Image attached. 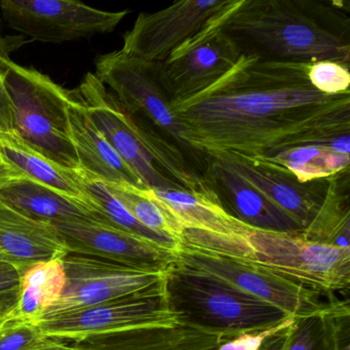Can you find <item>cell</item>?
Segmentation results:
<instances>
[{"label": "cell", "instance_id": "cell-32", "mask_svg": "<svg viewBox=\"0 0 350 350\" xmlns=\"http://www.w3.org/2000/svg\"><path fill=\"white\" fill-rule=\"evenodd\" d=\"M21 271L0 252V313L9 315L17 304Z\"/></svg>", "mask_w": 350, "mask_h": 350}, {"label": "cell", "instance_id": "cell-19", "mask_svg": "<svg viewBox=\"0 0 350 350\" xmlns=\"http://www.w3.org/2000/svg\"><path fill=\"white\" fill-rule=\"evenodd\" d=\"M72 95L68 108L69 126L81 171L103 184L124 182L146 188L98 130L73 92Z\"/></svg>", "mask_w": 350, "mask_h": 350}, {"label": "cell", "instance_id": "cell-23", "mask_svg": "<svg viewBox=\"0 0 350 350\" xmlns=\"http://www.w3.org/2000/svg\"><path fill=\"white\" fill-rule=\"evenodd\" d=\"M66 284L62 260L38 262L21 274L17 304L9 319L38 325L49 310L60 300Z\"/></svg>", "mask_w": 350, "mask_h": 350}, {"label": "cell", "instance_id": "cell-20", "mask_svg": "<svg viewBox=\"0 0 350 350\" xmlns=\"http://www.w3.org/2000/svg\"><path fill=\"white\" fill-rule=\"evenodd\" d=\"M183 229L214 234L245 237L252 227L233 218L221 206L215 194L184 188L152 189Z\"/></svg>", "mask_w": 350, "mask_h": 350}, {"label": "cell", "instance_id": "cell-2", "mask_svg": "<svg viewBox=\"0 0 350 350\" xmlns=\"http://www.w3.org/2000/svg\"><path fill=\"white\" fill-rule=\"evenodd\" d=\"M188 247L251 262L319 293L347 291L350 249L313 243L301 235L251 228L245 237L185 229Z\"/></svg>", "mask_w": 350, "mask_h": 350}, {"label": "cell", "instance_id": "cell-17", "mask_svg": "<svg viewBox=\"0 0 350 350\" xmlns=\"http://www.w3.org/2000/svg\"><path fill=\"white\" fill-rule=\"evenodd\" d=\"M0 252L22 272L69 253L52 223L36 220L0 200Z\"/></svg>", "mask_w": 350, "mask_h": 350}, {"label": "cell", "instance_id": "cell-11", "mask_svg": "<svg viewBox=\"0 0 350 350\" xmlns=\"http://www.w3.org/2000/svg\"><path fill=\"white\" fill-rule=\"evenodd\" d=\"M61 260L66 284L60 300L44 317L147 292L167 280V273L141 271L90 256L68 253Z\"/></svg>", "mask_w": 350, "mask_h": 350}, {"label": "cell", "instance_id": "cell-18", "mask_svg": "<svg viewBox=\"0 0 350 350\" xmlns=\"http://www.w3.org/2000/svg\"><path fill=\"white\" fill-rule=\"evenodd\" d=\"M231 336L192 325L149 327L94 336L73 342V350H217Z\"/></svg>", "mask_w": 350, "mask_h": 350}, {"label": "cell", "instance_id": "cell-4", "mask_svg": "<svg viewBox=\"0 0 350 350\" xmlns=\"http://www.w3.org/2000/svg\"><path fill=\"white\" fill-rule=\"evenodd\" d=\"M0 71L11 102L14 131L54 163L81 171L69 126L72 91L36 69L13 62L5 51L0 53Z\"/></svg>", "mask_w": 350, "mask_h": 350}, {"label": "cell", "instance_id": "cell-38", "mask_svg": "<svg viewBox=\"0 0 350 350\" xmlns=\"http://www.w3.org/2000/svg\"><path fill=\"white\" fill-rule=\"evenodd\" d=\"M5 321H7V315H3L0 313V329H1Z\"/></svg>", "mask_w": 350, "mask_h": 350}, {"label": "cell", "instance_id": "cell-14", "mask_svg": "<svg viewBox=\"0 0 350 350\" xmlns=\"http://www.w3.org/2000/svg\"><path fill=\"white\" fill-rule=\"evenodd\" d=\"M53 225L69 253L154 273H167L177 264V254L99 221L71 220Z\"/></svg>", "mask_w": 350, "mask_h": 350}, {"label": "cell", "instance_id": "cell-25", "mask_svg": "<svg viewBox=\"0 0 350 350\" xmlns=\"http://www.w3.org/2000/svg\"><path fill=\"white\" fill-rule=\"evenodd\" d=\"M83 188L90 206L95 211L98 218L104 224L140 237L155 243L163 249L177 254L181 247V241L175 237L157 232L141 224L130 212L108 191L99 180L83 171Z\"/></svg>", "mask_w": 350, "mask_h": 350}, {"label": "cell", "instance_id": "cell-8", "mask_svg": "<svg viewBox=\"0 0 350 350\" xmlns=\"http://www.w3.org/2000/svg\"><path fill=\"white\" fill-rule=\"evenodd\" d=\"M0 11L10 28L49 44L111 33L129 14L101 11L72 0H3Z\"/></svg>", "mask_w": 350, "mask_h": 350}, {"label": "cell", "instance_id": "cell-37", "mask_svg": "<svg viewBox=\"0 0 350 350\" xmlns=\"http://www.w3.org/2000/svg\"><path fill=\"white\" fill-rule=\"evenodd\" d=\"M40 350H73L70 343L67 342L58 341V340L51 339L48 345Z\"/></svg>", "mask_w": 350, "mask_h": 350}, {"label": "cell", "instance_id": "cell-29", "mask_svg": "<svg viewBox=\"0 0 350 350\" xmlns=\"http://www.w3.org/2000/svg\"><path fill=\"white\" fill-rule=\"evenodd\" d=\"M350 314L319 315L295 319L282 350H334L345 343L343 327L349 323Z\"/></svg>", "mask_w": 350, "mask_h": 350}, {"label": "cell", "instance_id": "cell-16", "mask_svg": "<svg viewBox=\"0 0 350 350\" xmlns=\"http://www.w3.org/2000/svg\"><path fill=\"white\" fill-rule=\"evenodd\" d=\"M245 178L270 202L284 211L303 231L317 218L329 187L327 179L300 183L290 174L252 163L235 155L215 157Z\"/></svg>", "mask_w": 350, "mask_h": 350}, {"label": "cell", "instance_id": "cell-5", "mask_svg": "<svg viewBox=\"0 0 350 350\" xmlns=\"http://www.w3.org/2000/svg\"><path fill=\"white\" fill-rule=\"evenodd\" d=\"M165 290L180 323L231 337L270 329L291 319L268 303L177 264L167 272Z\"/></svg>", "mask_w": 350, "mask_h": 350}, {"label": "cell", "instance_id": "cell-35", "mask_svg": "<svg viewBox=\"0 0 350 350\" xmlns=\"http://www.w3.org/2000/svg\"><path fill=\"white\" fill-rule=\"evenodd\" d=\"M23 180H27V178L12 165L0 153V190Z\"/></svg>", "mask_w": 350, "mask_h": 350}, {"label": "cell", "instance_id": "cell-22", "mask_svg": "<svg viewBox=\"0 0 350 350\" xmlns=\"http://www.w3.org/2000/svg\"><path fill=\"white\" fill-rule=\"evenodd\" d=\"M0 153L27 179L90 206L83 188V171H73L54 163L24 142L15 131L0 133Z\"/></svg>", "mask_w": 350, "mask_h": 350}, {"label": "cell", "instance_id": "cell-6", "mask_svg": "<svg viewBox=\"0 0 350 350\" xmlns=\"http://www.w3.org/2000/svg\"><path fill=\"white\" fill-rule=\"evenodd\" d=\"M177 265L216 278L272 305L292 319L350 314L347 301L325 302L321 293L251 262L181 245Z\"/></svg>", "mask_w": 350, "mask_h": 350}, {"label": "cell", "instance_id": "cell-33", "mask_svg": "<svg viewBox=\"0 0 350 350\" xmlns=\"http://www.w3.org/2000/svg\"><path fill=\"white\" fill-rule=\"evenodd\" d=\"M294 319L291 317L276 327L265 329V331L239 334V335L229 339L228 341L224 342L217 350H260L267 338L292 325Z\"/></svg>", "mask_w": 350, "mask_h": 350}, {"label": "cell", "instance_id": "cell-27", "mask_svg": "<svg viewBox=\"0 0 350 350\" xmlns=\"http://www.w3.org/2000/svg\"><path fill=\"white\" fill-rule=\"evenodd\" d=\"M104 185L141 224L150 230L170 235L181 241L183 227L155 196L152 189L124 182Z\"/></svg>", "mask_w": 350, "mask_h": 350}, {"label": "cell", "instance_id": "cell-28", "mask_svg": "<svg viewBox=\"0 0 350 350\" xmlns=\"http://www.w3.org/2000/svg\"><path fill=\"white\" fill-rule=\"evenodd\" d=\"M133 118V116H132ZM134 131L137 138L147 151L153 163L163 167L165 173L173 178V181L184 189L191 191L214 194L204 183V179L196 175L188 165L181 149L171 141L165 140L145 124H139L134 118Z\"/></svg>", "mask_w": 350, "mask_h": 350}, {"label": "cell", "instance_id": "cell-34", "mask_svg": "<svg viewBox=\"0 0 350 350\" xmlns=\"http://www.w3.org/2000/svg\"><path fill=\"white\" fill-rule=\"evenodd\" d=\"M0 48V53L3 52ZM14 130L13 113H12L11 102L8 97L5 85H3V75L0 71V133L10 132Z\"/></svg>", "mask_w": 350, "mask_h": 350}, {"label": "cell", "instance_id": "cell-10", "mask_svg": "<svg viewBox=\"0 0 350 350\" xmlns=\"http://www.w3.org/2000/svg\"><path fill=\"white\" fill-rule=\"evenodd\" d=\"M233 0H184L155 13H142L124 36L122 52L146 64L163 62L200 33Z\"/></svg>", "mask_w": 350, "mask_h": 350}, {"label": "cell", "instance_id": "cell-9", "mask_svg": "<svg viewBox=\"0 0 350 350\" xmlns=\"http://www.w3.org/2000/svg\"><path fill=\"white\" fill-rule=\"evenodd\" d=\"M216 19L163 62L154 63L157 79L170 103L210 87L230 70L243 54L234 38L217 24Z\"/></svg>", "mask_w": 350, "mask_h": 350}, {"label": "cell", "instance_id": "cell-31", "mask_svg": "<svg viewBox=\"0 0 350 350\" xmlns=\"http://www.w3.org/2000/svg\"><path fill=\"white\" fill-rule=\"evenodd\" d=\"M50 341L38 325L8 317L0 329V350H40Z\"/></svg>", "mask_w": 350, "mask_h": 350}, {"label": "cell", "instance_id": "cell-7", "mask_svg": "<svg viewBox=\"0 0 350 350\" xmlns=\"http://www.w3.org/2000/svg\"><path fill=\"white\" fill-rule=\"evenodd\" d=\"M179 325V317L170 306L165 282L147 292L44 317L38 327L49 339L73 343L105 334Z\"/></svg>", "mask_w": 350, "mask_h": 350}, {"label": "cell", "instance_id": "cell-1", "mask_svg": "<svg viewBox=\"0 0 350 350\" xmlns=\"http://www.w3.org/2000/svg\"><path fill=\"white\" fill-rule=\"evenodd\" d=\"M310 63L243 53L204 91L170 103L192 152L261 163L293 147L331 144L350 133V93H319Z\"/></svg>", "mask_w": 350, "mask_h": 350}, {"label": "cell", "instance_id": "cell-3", "mask_svg": "<svg viewBox=\"0 0 350 350\" xmlns=\"http://www.w3.org/2000/svg\"><path fill=\"white\" fill-rule=\"evenodd\" d=\"M217 24L247 36L282 60L348 65L349 44L286 0H233Z\"/></svg>", "mask_w": 350, "mask_h": 350}, {"label": "cell", "instance_id": "cell-12", "mask_svg": "<svg viewBox=\"0 0 350 350\" xmlns=\"http://www.w3.org/2000/svg\"><path fill=\"white\" fill-rule=\"evenodd\" d=\"M95 77L111 90L129 116H146L159 130L167 133L184 149L189 146L181 124L170 109V101L155 72L154 64H146L114 51L98 57Z\"/></svg>", "mask_w": 350, "mask_h": 350}, {"label": "cell", "instance_id": "cell-30", "mask_svg": "<svg viewBox=\"0 0 350 350\" xmlns=\"http://www.w3.org/2000/svg\"><path fill=\"white\" fill-rule=\"evenodd\" d=\"M308 79L319 93L336 96L350 93V73L348 65L333 61L310 63Z\"/></svg>", "mask_w": 350, "mask_h": 350}, {"label": "cell", "instance_id": "cell-26", "mask_svg": "<svg viewBox=\"0 0 350 350\" xmlns=\"http://www.w3.org/2000/svg\"><path fill=\"white\" fill-rule=\"evenodd\" d=\"M344 172L329 178L325 202L314 221L303 231L301 234L303 239L313 243L350 249L348 190L347 187L343 188L340 181Z\"/></svg>", "mask_w": 350, "mask_h": 350}, {"label": "cell", "instance_id": "cell-15", "mask_svg": "<svg viewBox=\"0 0 350 350\" xmlns=\"http://www.w3.org/2000/svg\"><path fill=\"white\" fill-rule=\"evenodd\" d=\"M202 179L221 206L243 224L260 230L302 234L300 225L222 161L211 159Z\"/></svg>", "mask_w": 350, "mask_h": 350}, {"label": "cell", "instance_id": "cell-21", "mask_svg": "<svg viewBox=\"0 0 350 350\" xmlns=\"http://www.w3.org/2000/svg\"><path fill=\"white\" fill-rule=\"evenodd\" d=\"M0 200L30 218L52 224L71 220L101 222L89 204L29 179L0 190Z\"/></svg>", "mask_w": 350, "mask_h": 350}, {"label": "cell", "instance_id": "cell-13", "mask_svg": "<svg viewBox=\"0 0 350 350\" xmlns=\"http://www.w3.org/2000/svg\"><path fill=\"white\" fill-rule=\"evenodd\" d=\"M72 92L98 130L145 187L161 190L181 188L159 171L137 138L132 116L124 111L118 99L94 73H88Z\"/></svg>", "mask_w": 350, "mask_h": 350}, {"label": "cell", "instance_id": "cell-24", "mask_svg": "<svg viewBox=\"0 0 350 350\" xmlns=\"http://www.w3.org/2000/svg\"><path fill=\"white\" fill-rule=\"evenodd\" d=\"M349 163V155L337 152L329 144H307L282 151L259 165L290 174L300 183H308L346 171Z\"/></svg>", "mask_w": 350, "mask_h": 350}, {"label": "cell", "instance_id": "cell-36", "mask_svg": "<svg viewBox=\"0 0 350 350\" xmlns=\"http://www.w3.org/2000/svg\"><path fill=\"white\" fill-rule=\"evenodd\" d=\"M294 323V321H293ZM293 325V323H292ZM291 325L280 329L278 333L273 334L269 338L264 341L263 345L260 350H282L286 345V340L288 337Z\"/></svg>", "mask_w": 350, "mask_h": 350}]
</instances>
